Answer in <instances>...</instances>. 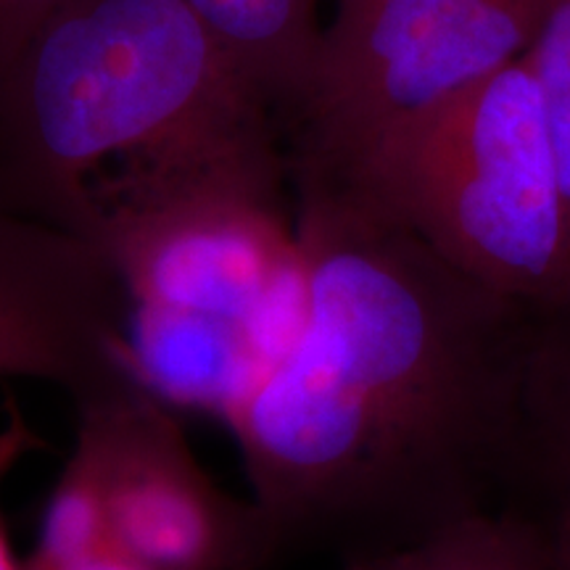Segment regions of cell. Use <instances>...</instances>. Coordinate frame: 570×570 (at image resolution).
Listing matches in <instances>:
<instances>
[{
	"label": "cell",
	"mask_w": 570,
	"mask_h": 570,
	"mask_svg": "<svg viewBox=\"0 0 570 570\" xmlns=\"http://www.w3.org/2000/svg\"><path fill=\"white\" fill-rule=\"evenodd\" d=\"M544 0H333L283 138L291 188L354 180L389 135L508 63Z\"/></svg>",
	"instance_id": "obj_4"
},
{
	"label": "cell",
	"mask_w": 570,
	"mask_h": 570,
	"mask_svg": "<svg viewBox=\"0 0 570 570\" xmlns=\"http://www.w3.org/2000/svg\"><path fill=\"white\" fill-rule=\"evenodd\" d=\"M537 458L570 499V296L533 315L523 391V452Z\"/></svg>",
	"instance_id": "obj_11"
},
{
	"label": "cell",
	"mask_w": 570,
	"mask_h": 570,
	"mask_svg": "<svg viewBox=\"0 0 570 570\" xmlns=\"http://www.w3.org/2000/svg\"><path fill=\"white\" fill-rule=\"evenodd\" d=\"M288 185L281 119L185 0H67L0 80V209L101 254L173 206Z\"/></svg>",
	"instance_id": "obj_2"
},
{
	"label": "cell",
	"mask_w": 570,
	"mask_h": 570,
	"mask_svg": "<svg viewBox=\"0 0 570 570\" xmlns=\"http://www.w3.org/2000/svg\"><path fill=\"white\" fill-rule=\"evenodd\" d=\"M77 415L75 452L48 497L38 544L21 570H63L111 547L106 423L98 404H82Z\"/></svg>",
	"instance_id": "obj_9"
},
{
	"label": "cell",
	"mask_w": 570,
	"mask_h": 570,
	"mask_svg": "<svg viewBox=\"0 0 570 570\" xmlns=\"http://www.w3.org/2000/svg\"><path fill=\"white\" fill-rule=\"evenodd\" d=\"M127 320L130 296L98 248L0 209V381L53 383L77 407L142 389Z\"/></svg>",
	"instance_id": "obj_6"
},
{
	"label": "cell",
	"mask_w": 570,
	"mask_h": 570,
	"mask_svg": "<svg viewBox=\"0 0 570 570\" xmlns=\"http://www.w3.org/2000/svg\"><path fill=\"white\" fill-rule=\"evenodd\" d=\"M560 161L562 196L570 214V0H544L529 53Z\"/></svg>",
	"instance_id": "obj_12"
},
{
	"label": "cell",
	"mask_w": 570,
	"mask_h": 570,
	"mask_svg": "<svg viewBox=\"0 0 570 570\" xmlns=\"http://www.w3.org/2000/svg\"><path fill=\"white\" fill-rule=\"evenodd\" d=\"M35 446H38V436L30 431L21 412L17 407H9V425L0 431V489H3V481L9 479L11 470L17 468V462L27 452H32ZM0 570H21V562L13 558L3 510H0Z\"/></svg>",
	"instance_id": "obj_14"
},
{
	"label": "cell",
	"mask_w": 570,
	"mask_h": 570,
	"mask_svg": "<svg viewBox=\"0 0 570 570\" xmlns=\"http://www.w3.org/2000/svg\"><path fill=\"white\" fill-rule=\"evenodd\" d=\"M63 570H146V568H140L138 562L127 560L125 554H119L117 550H111L109 547V550L96 554V558L82 560V562H77V566L63 568Z\"/></svg>",
	"instance_id": "obj_16"
},
{
	"label": "cell",
	"mask_w": 570,
	"mask_h": 570,
	"mask_svg": "<svg viewBox=\"0 0 570 570\" xmlns=\"http://www.w3.org/2000/svg\"><path fill=\"white\" fill-rule=\"evenodd\" d=\"M341 188L533 315L570 296V214L525 56L399 127Z\"/></svg>",
	"instance_id": "obj_3"
},
{
	"label": "cell",
	"mask_w": 570,
	"mask_h": 570,
	"mask_svg": "<svg viewBox=\"0 0 570 570\" xmlns=\"http://www.w3.org/2000/svg\"><path fill=\"white\" fill-rule=\"evenodd\" d=\"M302 336L230 428L275 562L487 510L523 454L533 312L341 185L294 190Z\"/></svg>",
	"instance_id": "obj_1"
},
{
	"label": "cell",
	"mask_w": 570,
	"mask_h": 570,
	"mask_svg": "<svg viewBox=\"0 0 570 570\" xmlns=\"http://www.w3.org/2000/svg\"><path fill=\"white\" fill-rule=\"evenodd\" d=\"M346 570H552V529L487 508L449 520L412 544L354 554Z\"/></svg>",
	"instance_id": "obj_10"
},
{
	"label": "cell",
	"mask_w": 570,
	"mask_h": 570,
	"mask_svg": "<svg viewBox=\"0 0 570 570\" xmlns=\"http://www.w3.org/2000/svg\"><path fill=\"white\" fill-rule=\"evenodd\" d=\"M552 529V570H570V499H560Z\"/></svg>",
	"instance_id": "obj_15"
},
{
	"label": "cell",
	"mask_w": 570,
	"mask_h": 570,
	"mask_svg": "<svg viewBox=\"0 0 570 570\" xmlns=\"http://www.w3.org/2000/svg\"><path fill=\"white\" fill-rule=\"evenodd\" d=\"M67 0H0V80Z\"/></svg>",
	"instance_id": "obj_13"
},
{
	"label": "cell",
	"mask_w": 570,
	"mask_h": 570,
	"mask_svg": "<svg viewBox=\"0 0 570 570\" xmlns=\"http://www.w3.org/2000/svg\"><path fill=\"white\" fill-rule=\"evenodd\" d=\"M104 256L130 309L240 327L275 365L302 336L306 269L288 202L196 198L132 225Z\"/></svg>",
	"instance_id": "obj_5"
},
{
	"label": "cell",
	"mask_w": 570,
	"mask_h": 570,
	"mask_svg": "<svg viewBox=\"0 0 570 570\" xmlns=\"http://www.w3.org/2000/svg\"><path fill=\"white\" fill-rule=\"evenodd\" d=\"M88 404L101 407L109 436L111 550L146 570L277 568L254 499L206 475L167 404L146 389Z\"/></svg>",
	"instance_id": "obj_7"
},
{
	"label": "cell",
	"mask_w": 570,
	"mask_h": 570,
	"mask_svg": "<svg viewBox=\"0 0 570 570\" xmlns=\"http://www.w3.org/2000/svg\"><path fill=\"white\" fill-rule=\"evenodd\" d=\"M230 48L240 69L285 122L315 61L323 0H185Z\"/></svg>",
	"instance_id": "obj_8"
}]
</instances>
